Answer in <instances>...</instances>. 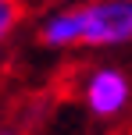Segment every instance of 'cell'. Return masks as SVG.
Returning a JSON list of instances; mask_svg holds the SVG:
<instances>
[{"mask_svg":"<svg viewBox=\"0 0 132 135\" xmlns=\"http://www.w3.org/2000/svg\"><path fill=\"white\" fill-rule=\"evenodd\" d=\"M82 100L97 117H118L132 103V82L118 68H93L82 78Z\"/></svg>","mask_w":132,"mask_h":135,"instance_id":"7a4b0ae2","label":"cell"},{"mask_svg":"<svg viewBox=\"0 0 132 135\" xmlns=\"http://www.w3.org/2000/svg\"><path fill=\"white\" fill-rule=\"evenodd\" d=\"M36 36H39V43L50 46V50H75L79 46V36H82L79 7H57V11L43 14Z\"/></svg>","mask_w":132,"mask_h":135,"instance_id":"3957f363","label":"cell"},{"mask_svg":"<svg viewBox=\"0 0 132 135\" xmlns=\"http://www.w3.org/2000/svg\"><path fill=\"white\" fill-rule=\"evenodd\" d=\"M0 135H25L21 128H0Z\"/></svg>","mask_w":132,"mask_h":135,"instance_id":"5b68a950","label":"cell"},{"mask_svg":"<svg viewBox=\"0 0 132 135\" xmlns=\"http://www.w3.org/2000/svg\"><path fill=\"white\" fill-rule=\"evenodd\" d=\"M21 14H25V0H0V54L11 43V36L18 32Z\"/></svg>","mask_w":132,"mask_h":135,"instance_id":"277c9868","label":"cell"},{"mask_svg":"<svg viewBox=\"0 0 132 135\" xmlns=\"http://www.w3.org/2000/svg\"><path fill=\"white\" fill-rule=\"evenodd\" d=\"M79 46L114 50L132 43V0H89L79 7Z\"/></svg>","mask_w":132,"mask_h":135,"instance_id":"6da1fadb","label":"cell"}]
</instances>
